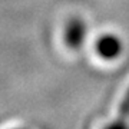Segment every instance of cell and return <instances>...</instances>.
<instances>
[{
    "label": "cell",
    "instance_id": "1",
    "mask_svg": "<svg viewBox=\"0 0 129 129\" xmlns=\"http://www.w3.org/2000/svg\"><path fill=\"white\" fill-rule=\"evenodd\" d=\"M86 37V23L79 17H72L64 27V43L70 49L82 47Z\"/></svg>",
    "mask_w": 129,
    "mask_h": 129
},
{
    "label": "cell",
    "instance_id": "2",
    "mask_svg": "<svg viewBox=\"0 0 129 129\" xmlns=\"http://www.w3.org/2000/svg\"><path fill=\"white\" fill-rule=\"evenodd\" d=\"M95 47H96L98 55L101 56L102 59L113 60L116 57H119V55L122 53L123 45H122V40L116 35L108 33V35H103L98 39Z\"/></svg>",
    "mask_w": 129,
    "mask_h": 129
},
{
    "label": "cell",
    "instance_id": "3",
    "mask_svg": "<svg viewBox=\"0 0 129 129\" xmlns=\"http://www.w3.org/2000/svg\"><path fill=\"white\" fill-rule=\"evenodd\" d=\"M128 116H129V89H128V92L125 93L123 99H122V102L119 105V116L118 118L126 120Z\"/></svg>",
    "mask_w": 129,
    "mask_h": 129
},
{
    "label": "cell",
    "instance_id": "4",
    "mask_svg": "<svg viewBox=\"0 0 129 129\" xmlns=\"http://www.w3.org/2000/svg\"><path fill=\"white\" fill-rule=\"evenodd\" d=\"M103 129H129V126H128V123H126V120L125 119H119V118H118L115 122L109 123Z\"/></svg>",
    "mask_w": 129,
    "mask_h": 129
}]
</instances>
